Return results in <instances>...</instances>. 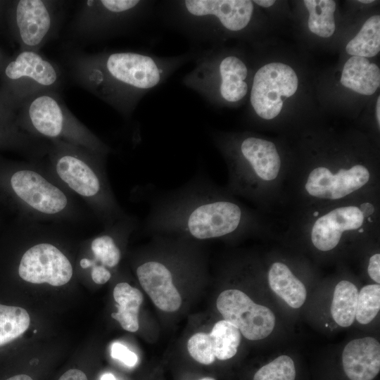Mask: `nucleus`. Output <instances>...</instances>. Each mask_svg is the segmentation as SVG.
Here are the masks:
<instances>
[{
    "instance_id": "f257e3e1",
    "label": "nucleus",
    "mask_w": 380,
    "mask_h": 380,
    "mask_svg": "<svg viewBox=\"0 0 380 380\" xmlns=\"http://www.w3.org/2000/svg\"><path fill=\"white\" fill-rule=\"evenodd\" d=\"M197 51L172 56L136 51H75L68 66L76 84L129 118L148 92L194 60Z\"/></svg>"
},
{
    "instance_id": "f03ea898",
    "label": "nucleus",
    "mask_w": 380,
    "mask_h": 380,
    "mask_svg": "<svg viewBox=\"0 0 380 380\" xmlns=\"http://www.w3.org/2000/svg\"><path fill=\"white\" fill-rule=\"evenodd\" d=\"M250 225L244 208L204 178L163 194L151 204L142 230L196 241L224 238Z\"/></svg>"
},
{
    "instance_id": "7ed1b4c3",
    "label": "nucleus",
    "mask_w": 380,
    "mask_h": 380,
    "mask_svg": "<svg viewBox=\"0 0 380 380\" xmlns=\"http://www.w3.org/2000/svg\"><path fill=\"white\" fill-rule=\"evenodd\" d=\"M253 12L250 0L165 1L159 8L167 25L191 42L208 46L224 33L244 30Z\"/></svg>"
},
{
    "instance_id": "20e7f679",
    "label": "nucleus",
    "mask_w": 380,
    "mask_h": 380,
    "mask_svg": "<svg viewBox=\"0 0 380 380\" xmlns=\"http://www.w3.org/2000/svg\"><path fill=\"white\" fill-rule=\"evenodd\" d=\"M105 156L63 141H52L50 151L54 171L61 182L91 202L110 225L124 216L102 172Z\"/></svg>"
},
{
    "instance_id": "39448f33",
    "label": "nucleus",
    "mask_w": 380,
    "mask_h": 380,
    "mask_svg": "<svg viewBox=\"0 0 380 380\" xmlns=\"http://www.w3.org/2000/svg\"><path fill=\"white\" fill-rule=\"evenodd\" d=\"M16 126L32 136L78 145L106 156L109 147L70 111L59 91H44L30 98L13 115Z\"/></svg>"
},
{
    "instance_id": "423d86ee",
    "label": "nucleus",
    "mask_w": 380,
    "mask_h": 380,
    "mask_svg": "<svg viewBox=\"0 0 380 380\" xmlns=\"http://www.w3.org/2000/svg\"><path fill=\"white\" fill-rule=\"evenodd\" d=\"M194 68L182 83L212 105L237 103L248 91V69L236 55L215 48L198 50Z\"/></svg>"
},
{
    "instance_id": "0eeeda50",
    "label": "nucleus",
    "mask_w": 380,
    "mask_h": 380,
    "mask_svg": "<svg viewBox=\"0 0 380 380\" xmlns=\"http://www.w3.org/2000/svg\"><path fill=\"white\" fill-rule=\"evenodd\" d=\"M155 2L144 0H85L70 23V37L98 42L127 34L153 13Z\"/></svg>"
},
{
    "instance_id": "6e6552de",
    "label": "nucleus",
    "mask_w": 380,
    "mask_h": 380,
    "mask_svg": "<svg viewBox=\"0 0 380 380\" xmlns=\"http://www.w3.org/2000/svg\"><path fill=\"white\" fill-rule=\"evenodd\" d=\"M61 68L37 51L18 50L0 73V108L13 118L22 104L44 91H59ZM14 119V118H13Z\"/></svg>"
},
{
    "instance_id": "1a4fd4ad",
    "label": "nucleus",
    "mask_w": 380,
    "mask_h": 380,
    "mask_svg": "<svg viewBox=\"0 0 380 380\" xmlns=\"http://www.w3.org/2000/svg\"><path fill=\"white\" fill-rule=\"evenodd\" d=\"M212 138L229 158L231 185L234 191L253 195L261 183L277 178L281 158L272 142L252 136L234 143H227L215 134Z\"/></svg>"
},
{
    "instance_id": "9d476101",
    "label": "nucleus",
    "mask_w": 380,
    "mask_h": 380,
    "mask_svg": "<svg viewBox=\"0 0 380 380\" xmlns=\"http://www.w3.org/2000/svg\"><path fill=\"white\" fill-rule=\"evenodd\" d=\"M64 1L52 0L8 1L5 24L19 50L39 52L57 35Z\"/></svg>"
},
{
    "instance_id": "9b49d317",
    "label": "nucleus",
    "mask_w": 380,
    "mask_h": 380,
    "mask_svg": "<svg viewBox=\"0 0 380 380\" xmlns=\"http://www.w3.org/2000/svg\"><path fill=\"white\" fill-rule=\"evenodd\" d=\"M298 84L295 71L288 65L272 63L262 66L252 82L250 101L253 110L262 119H273L281 112L284 101L296 93Z\"/></svg>"
},
{
    "instance_id": "f8f14e48",
    "label": "nucleus",
    "mask_w": 380,
    "mask_h": 380,
    "mask_svg": "<svg viewBox=\"0 0 380 380\" xmlns=\"http://www.w3.org/2000/svg\"><path fill=\"white\" fill-rule=\"evenodd\" d=\"M216 306L224 319L238 328L248 340L265 338L274 329L275 316L272 310L256 304L240 290L227 289L220 293Z\"/></svg>"
},
{
    "instance_id": "ddd939ff",
    "label": "nucleus",
    "mask_w": 380,
    "mask_h": 380,
    "mask_svg": "<svg viewBox=\"0 0 380 380\" xmlns=\"http://www.w3.org/2000/svg\"><path fill=\"white\" fill-rule=\"evenodd\" d=\"M10 186L19 200L32 212L56 216L68 208L66 194L34 169L16 170L10 178Z\"/></svg>"
},
{
    "instance_id": "4468645a",
    "label": "nucleus",
    "mask_w": 380,
    "mask_h": 380,
    "mask_svg": "<svg viewBox=\"0 0 380 380\" xmlns=\"http://www.w3.org/2000/svg\"><path fill=\"white\" fill-rule=\"evenodd\" d=\"M18 274L27 282L61 286L71 279L73 270L70 261L59 248L49 243H40L24 253Z\"/></svg>"
},
{
    "instance_id": "2eb2a0df",
    "label": "nucleus",
    "mask_w": 380,
    "mask_h": 380,
    "mask_svg": "<svg viewBox=\"0 0 380 380\" xmlns=\"http://www.w3.org/2000/svg\"><path fill=\"white\" fill-rule=\"evenodd\" d=\"M370 179L371 172L361 164L335 171L319 166L309 172L305 190L317 199L339 200L364 187Z\"/></svg>"
},
{
    "instance_id": "dca6fc26",
    "label": "nucleus",
    "mask_w": 380,
    "mask_h": 380,
    "mask_svg": "<svg viewBox=\"0 0 380 380\" xmlns=\"http://www.w3.org/2000/svg\"><path fill=\"white\" fill-rule=\"evenodd\" d=\"M372 213V205H348L338 207L317 218L313 222L310 238L313 246L321 251L337 246L343 233L362 227L365 218Z\"/></svg>"
},
{
    "instance_id": "f3484780",
    "label": "nucleus",
    "mask_w": 380,
    "mask_h": 380,
    "mask_svg": "<svg viewBox=\"0 0 380 380\" xmlns=\"http://www.w3.org/2000/svg\"><path fill=\"white\" fill-rule=\"evenodd\" d=\"M139 282L153 304L160 310L173 312L182 303L174 284L173 270L158 258H149L136 268Z\"/></svg>"
},
{
    "instance_id": "a211bd4d",
    "label": "nucleus",
    "mask_w": 380,
    "mask_h": 380,
    "mask_svg": "<svg viewBox=\"0 0 380 380\" xmlns=\"http://www.w3.org/2000/svg\"><path fill=\"white\" fill-rule=\"evenodd\" d=\"M343 370L350 380H372L380 371V344L373 337L354 339L342 353Z\"/></svg>"
},
{
    "instance_id": "6ab92c4d",
    "label": "nucleus",
    "mask_w": 380,
    "mask_h": 380,
    "mask_svg": "<svg viewBox=\"0 0 380 380\" xmlns=\"http://www.w3.org/2000/svg\"><path fill=\"white\" fill-rule=\"evenodd\" d=\"M341 83L360 94L372 95L380 85L379 68L366 58L352 56L343 66Z\"/></svg>"
},
{
    "instance_id": "aec40b11",
    "label": "nucleus",
    "mask_w": 380,
    "mask_h": 380,
    "mask_svg": "<svg viewBox=\"0 0 380 380\" xmlns=\"http://www.w3.org/2000/svg\"><path fill=\"white\" fill-rule=\"evenodd\" d=\"M268 281L270 289L290 307L299 308L305 303V286L286 265L274 262L268 272Z\"/></svg>"
},
{
    "instance_id": "412c9836",
    "label": "nucleus",
    "mask_w": 380,
    "mask_h": 380,
    "mask_svg": "<svg viewBox=\"0 0 380 380\" xmlns=\"http://www.w3.org/2000/svg\"><path fill=\"white\" fill-rule=\"evenodd\" d=\"M113 298L117 303L118 312H113L111 317L123 329L136 332L139 328V312L144 300L142 293L127 282H120L114 287Z\"/></svg>"
},
{
    "instance_id": "4be33fe9",
    "label": "nucleus",
    "mask_w": 380,
    "mask_h": 380,
    "mask_svg": "<svg viewBox=\"0 0 380 380\" xmlns=\"http://www.w3.org/2000/svg\"><path fill=\"white\" fill-rule=\"evenodd\" d=\"M358 291L350 281H339L334 289L331 305V314L339 326H350L355 318Z\"/></svg>"
},
{
    "instance_id": "5701e85b",
    "label": "nucleus",
    "mask_w": 380,
    "mask_h": 380,
    "mask_svg": "<svg viewBox=\"0 0 380 380\" xmlns=\"http://www.w3.org/2000/svg\"><path fill=\"white\" fill-rule=\"evenodd\" d=\"M346 52L353 56L371 58L380 51V16L367 19L357 34L346 45Z\"/></svg>"
},
{
    "instance_id": "b1692460",
    "label": "nucleus",
    "mask_w": 380,
    "mask_h": 380,
    "mask_svg": "<svg viewBox=\"0 0 380 380\" xmlns=\"http://www.w3.org/2000/svg\"><path fill=\"white\" fill-rule=\"evenodd\" d=\"M215 358L226 360L237 353L241 334L238 328L224 319L216 322L209 333Z\"/></svg>"
},
{
    "instance_id": "393cba45",
    "label": "nucleus",
    "mask_w": 380,
    "mask_h": 380,
    "mask_svg": "<svg viewBox=\"0 0 380 380\" xmlns=\"http://www.w3.org/2000/svg\"><path fill=\"white\" fill-rule=\"evenodd\" d=\"M303 3L309 11L310 30L321 37H331L335 31L336 2L332 0H305Z\"/></svg>"
},
{
    "instance_id": "a878e982",
    "label": "nucleus",
    "mask_w": 380,
    "mask_h": 380,
    "mask_svg": "<svg viewBox=\"0 0 380 380\" xmlns=\"http://www.w3.org/2000/svg\"><path fill=\"white\" fill-rule=\"evenodd\" d=\"M30 324V317L25 309L0 304V346L20 336Z\"/></svg>"
},
{
    "instance_id": "bb28decb",
    "label": "nucleus",
    "mask_w": 380,
    "mask_h": 380,
    "mask_svg": "<svg viewBox=\"0 0 380 380\" xmlns=\"http://www.w3.org/2000/svg\"><path fill=\"white\" fill-rule=\"evenodd\" d=\"M380 310V286L379 284L363 286L358 292L355 312L356 320L367 324L372 322Z\"/></svg>"
},
{
    "instance_id": "cd10ccee",
    "label": "nucleus",
    "mask_w": 380,
    "mask_h": 380,
    "mask_svg": "<svg viewBox=\"0 0 380 380\" xmlns=\"http://www.w3.org/2000/svg\"><path fill=\"white\" fill-rule=\"evenodd\" d=\"M296 369L293 360L288 355H280L259 369L253 380H295Z\"/></svg>"
},
{
    "instance_id": "c85d7f7f",
    "label": "nucleus",
    "mask_w": 380,
    "mask_h": 380,
    "mask_svg": "<svg viewBox=\"0 0 380 380\" xmlns=\"http://www.w3.org/2000/svg\"><path fill=\"white\" fill-rule=\"evenodd\" d=\"M187 350L190 356L201 364L208 365L215 360L209 334L197 332L192 335L187 342Z\"/></svg>"
},
{
    "instance_id": "c756f323",
    "label": "nucleus",
    "mask_w": 380,
    "mask_h": 380,
    "mask_svg": "<svg viewBox=\"0 0 380 380\" xmlns=\"http://www.w3.org/2000/svg\"><path fill=\"white\" fill-rule=\"evenodd\" d=\"M110 355L127 367H134L138 362L137 355L119 342H115L111 345Z\"/></svg>"
},
{
    "instance_id": "7c9ffc66",
    "label": "nucleus",
    "mask_w": 380,
    "mask_h": 380,
    "mask_svg": "<svg viewBox=\"0 0 380 380\" xmlns=\"http://www.w3.org/2000/svg\"><path fill=\"white\" fill-rule=\"evenodd\" d=\"M18 127L16 126L14 122V119L11 115L6 113L0 108V132L7 134L8 135H13L20 139H27V137L25 134H22L17 131ZM1 136H3L0 134Z\"/></svg>"
},
{
    "instance_id": "2f4dec72",
    "label": "nucleus",
    "mask_w": 380,
    "mask_h": 380,
    "mask_svg": "<svg viewBox=\"0 0 380 380\" xmlns=\"http://www.w3.org/2000/svg\"><path fill=\"white\" fill-rule=\"evenodd\" d=\"M91 279L97 284H104L111 278V272L102 265H94L91 270Z\"/></svg>"
},
{
    "instance_id": "473e14b6",
    "label": "nucleus",
    "mask_w": 380,
    "mask_h": 380,
    "mask_svg": "<svg viewBox=\"0 0 380 380\" xmlns=\"http://www.w3.org/2000/svg\"><path fill=\"white\" fill-rule=\"evenodd\" d=\"M367 272L376 284L380 283V254L375 253L369 258Z\"/></svg>"
},
{
    "instance_id": "72a5a7b5",
    "label": "nucleus",
    "mask_w": 380,
    "mask_h": 380,
    "mask_svg": "<svg viewBox=\"0 0 380 380\" xmlns=\"http://www.w3.org/2000/svg\"><path fill=\"white\" fill-rule=\"evenodd\" d=\"M58 380H88L85 373L78 369H70L63 373Z\"/></svg>"
},
{
    "instance_id": "f704fd0d",
    "label": "nucleus",
    "mask_w": 380,
    "mask_h": 380,
    "mask_svg": "<svg viewBox=\"0 0 380 380\" xmlns=\"http://www.w3.org/2000/svg\"><path fill=\"white\" fill-rule=\"evenodd\" d=\"M8 1L0 0V27L5 24V11Z\"/></svg>"
},
{
    "instance_id": "c9c22d12",
    "label": "nucleus",
    "mask_w": 380,
    "mask_h": 380,
    "mask_svg": "<svg viewBox=\"0 0 380 380\" xmlns=\"http://www.w3.org/2000/svg\"><path fill=\"white\" fill-rule=\"evenodd\" d=\"M9 58L10 56H8L0 46V73Z\"/></svg>"
},
{
    "instance_id": "e433bc0d",
    "label": "nucleus",
    "mask_w": 380,
    "mask_h": 380,
    "mask_svg": "<svg viewBox=\"0 0 380 380\" xmlns=\"http://www.w3.org/2000/svg\"><path fill=\"white\" fill-rule=\"evenodd\" d=\"M253 2V4H255L262 7L268 8L272 6L275 3V1L274 0H254Z\"/></svg>"
},
{
    "instance_id": "4c0bfd02",
    "label": "nucleus",
    "mask_w": 380,
    "mask_h": 380,
    "mask_svg": "<svg viewBox=\"0 0 380 380\" xmlns=\"http://www.w3.org/2000/svg\"><path fill=\"white\" fill-rule=\"evenodd\" d=\"M5 380H33V379L27 374H20L11 376Z\"/></svg>"
},
{
    "instance_id": "58836bf2",
    "label": "nucleus",
    "mask_w": 380,
    "mask_h": 380,
    "mask_svg": "<svg viewBox=\"0 0 380 380\" xmlns=\"http://www.w3.org/2000/svg\"><path fill=\"white\" fill-rule=\"evenodd\" d=\"M376 117L379 126L380 125V97H378L376 106Z\"/></svg>"
},
{
    "instance_id": "ea45409f",
    "label": "nucleus",
    "mask_w": 380,
    "mask_h": 380,
    "mask_svg": "<svg viewBox=\"0 0 380 380\" xmlns=\"http://www.w3.org/2000/svg\"><path fill=\"white\" fill-rule=\"evenodd\" d=\"M100 380H117V379L112 373L107 372L101 376Z\"/></svg>"
},
{
    "instance_id": "a19ab883",
    "label": "nucleus",
    "mask_w": 380,
    "mask_h": 380,
    "mask_svg": "<svg viewBox=\"0 0 380 380\" xmlns=\"http://www.w3.org/2000/svg\"><path fill=\"white\" fill-rule=\"evenodd\" d=\"M358 1L363 4H369V3H372L374 1L373 0H360Z\"/></svg>"
},
{
    "instance_id": "79ce46f5",
    "label": "nucleus",
    "mask_w": 380,
    "mask_h": 380,
    "mask_svg": "<svg viewBox=\"0 0 380 380\" xmlns=\"http://www.w3.org/2000/svg\"><path fill=\"white\" fill-rule=\"evenodd\" d=\"M199 380H215L214 378H212V377H208V376H206V377H204V378H202Z\"/></svg>"
}]
</instances>
